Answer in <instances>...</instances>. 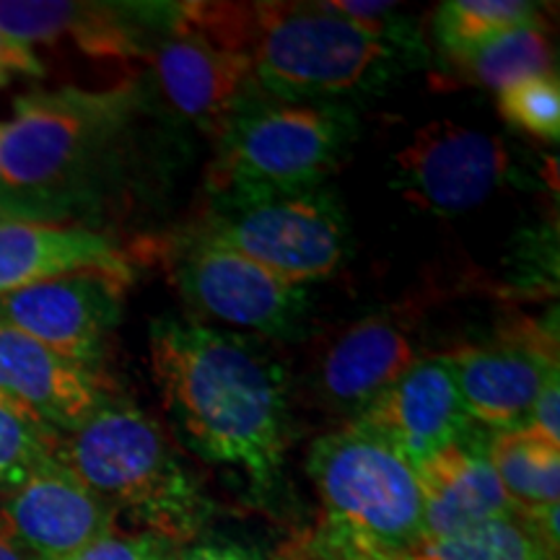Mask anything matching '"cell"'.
<instances>
[{"mask_svg": "<svg viewBox=\"0 0 560 560\" xmlns=\"http://www.w3.org/2000/svg\"><path fill=\"white\" fill-rule=\"evenodd\" d=\"M151 374L174 431L195 454L276 486L291 439L289 382L255 335L164 317L149 332Z\"/></svg>", "mask_w": 560, "mask_h": 560, "instance_id": "cell-1", "label": "cell"}, {"mask_svg": "<svg viewBox=\"0 0 560 560\" xmlns=\"http://www.w3.org/2000/svg\"><path fill=\"white\" fill-rule=\"evenodd\" d=\"M215 45L249 60L262 94L346 104L380 94L410 55L376 39L332 3H182Z\"/></svg>", "mask_w": 560, "mask_h": 560, "instance_id": "cell-2", "label": "cell"}, {"mask_svg": "<svg viewBox=\"0 0 560 560\" xmlns=\"http://www.w3.org/2000/svg\"><path fill=\"white\" fill-rule=\"evenodd\" d=\"M306 472L319 499L312 560H400L423 540L416 470L369 431L348 423L319 436Z\"/></svg>", "mask_w": 560, "mask_h": 560, "instance_id": "cell-3", "label": "cell"}, {"mask_svg": "<svg viewBox=\"0 0 560 560\" xmlns=\"http://www.w3.org/2000/svg\"><path fill=\"white\" fill-rule=\"evenodd\" d=\"M52 459L145 532L182 542L206 520L198 482L149 412L107 400L75 431L58 436Z\"/></svg>", "mask_w": 560, "mask_h": 560, "instance_id": "cell-4", "label": "cell"}, {"mask_svg": "<svg viewBox=\"0 0 560 560\" xmlns=\"http://www.w3.org/2000/svg\"><path fill=\"white\" fill-rule=\"evenodd\" d=\"M359 136L346 104L255 96L219 132L206 185L213 198L325 187Z\"/></svg>", "mask_w": 560, "mask_h": 560, "instance_id": "cell-5", "label": "cell"}, {"mask_svg": "<svg viewBox=\"0 0 560 560\" xmlns=\"http://www.w3.org/2000/svg\"><path fill=\"white\" fill-rule=\"evenodd\" d=\"M136 107L130 83L107 89L34 91L13 102L0 136L5 190L60 221L55 200L109 149Z\"/></svg>", "mask_w": 560, "mask_h": 560, "instance_id": "cell-6", "label": "cell"}, {"mask_svg": "<svg viewBox=\"0 0 560 560\" xmlns=\"http://www.w3.org/2000/svg\"><path fill=\"white\" fill-rule=\"evenodd\" d=\"M195 236L301 289L332 276L350 244L346 210L327 187L219 195Z\"/></svg>", "mask_w": 560, "mask_h": 560, "instance_id": "cell-7", "label": "cell"}, {"mask_svg": "<svg viewBox=\"0 0 560 560\" xmlns=\"http://www.w3.org/2000/svg\"><path fill=\"white\" fill-rule=\"evenodd\" d=\"M172 278L182 299L202 317L252 335L280 338L296 325L306 306L301 285L285 283L200 236L182 240L179 249L172 252Z\"/></svg>", "mask_w": 560, "mask_h": 560, "instance_id": "cell-8", "label": "cell"}, {"mask_svg": "<svg viewBox=\"0 0 560 560\" xmlns=\"http://www.w3.org/2000/svg\"><path fill=\"white\" fill-rule=\"evenodd\" d=\"M128 280V276L102 270L39 280L0 296V325L30 335L70 361L96 369L120 322Z\"/></svg>", "mask_w": 560, "mask_h": 560, "instance_id": "cell-9", "label": "cell"}, {"mask_svg": "<svg viewBox=\"0 0 560 560\" xmlns=\"http://www.w3.org/2000/svg\"><path fill=\"white\" fill-rule=\"evenodd\" d=\"M395 164V187L405 200L452 215L478 208L499 190L511 174V153L501 138L439 120L416 130Z\"/></svg>", "mask_w": 560, "mask_h": 560, "instance_id": "cell-10", "label": "cell"}, {"mask_svg": "<svg viewBox=\"0 0 560 560\" xmlns=\"http://www.w3.org/2000/svg\"><path fill=\"white\" fill-rule=\"evenodd\" d=\"M149 58L172 109L213 136L262 94L249 60L215 45L185 16L182 3L164 11L161 37Z\"/></svg>", "mask_w": 560, "mask_h": 560, "instance_id": "cell-11", "label": "cell"}, {"mask_svg": "<svg viewBox=\"0 0 560 560\" xmlns=\"http://www.w3.org/2000/svg\"><path fill=\"white\" fill-rule=\"evenodd\" d=\"M350 425L382 439L410 467L470 436L478 423L462 400L452 355H420Z\"/></svg>", "mask_w": 560, "mask_h": 560, "instance_id": "cell-12", "label": "cell"}, {"mask_svg": "<svg viewBox=\"0 0 560 560\" xmlns=\"http://www.w3.org/2000/svg\"><path fill=\"white\" fill-rule=\"evenodd\" d=\"M117 511L60 462L47 459L3 495L0 529L34 560H60L115 529Z\"/></svg>", "mask_w": 560, "mask_h": 560, "instance_id": "cell-13", "label": "cell"}, {"mask_svg": "<svg viewBox=\"0 0 560 560\" xmlns=\"http://www.w3.org/2000/svg\"><path fill=\"white\" fill-rule=\"evenodd\" d=\"M450 355L467 412L493 433L524 429L542 384L558 371L556 350L532 332Z\"/></svg>", "mask_w": 560, "mask_h": 560, "instance_id": "cell-14", "label": "cell"}, {"mask_svg": "<svg viewBox=\"0 0 560 560\" xmlns=\"http://www.w3.org/2000/svg\"><path fill=\"white\" fill-rule=\"evenodd\" d=\"M0 397L66 436L109 400L100 369L83 366L30 335L0 325Z\"/></svg>", "mask_w": 560, "mask_h": 560, "instance_id": "cell-15", "label": "cell"}, {"mask_svg": "<svg viewBox=\"0 0 560 560\" xmlns=\"http://www.w3.org/2000/svg\"><path fill=\"white\" fill-rule=\"evenodd\" d=\"M420 355L410 322L392 312L369 314L346 327L322 355L317 371L322 402L353 420Z\"/></svg>", "mask_w": 560, "mask_h": 560, "instance_id": "cell-16", "label": "cell"}, {"mask_svg": "<svg viewBox=\"0 0 560 560\" xmlns=\"http://www.w3.org/2000/svg\"><path fill=\"white\" fill-rule=\"evenodd\" d=\"M140 5L70 3V0H0V30L26 45L70 39L91 58H149Z\"/></svg>", "mask_w": 560, "mask_h": 560, "instance_id": "cell-17", "label": "cell"}, {"mask_svg": "<svg viewBox=\"0 0 560 560\" xmlns=\"http://www.w3.org/2000/svg\"><path fill=\"white\" fill-rule=\"evenodd\" d=\"M488 441L475 429L470 436L412 467L423 503V537H444L520 514L490 465Z\"/></svg>", "mask_w": 560, "mask_h": 560, "instance_id": "cell-18", "label": "cell"}, {"mask_svg": "<svg viewBox=\"0 0 560 560\" xmlns=\"http://www.w3.org/2000/svg\"><path fill=\"white\" fill-rule=\"evenodd\" d=\"M79 270L130 278L120 247L102 231L52 221L0 223V296Z\"/></svg>", "mask_w": 560, "mask_h": 560, "instance_id": "cell-19", "label": "cell"}, {"mask_svg": "<svg viewBox=\"0 0 560 560\" xmlns=\"http://www.w3.org/2000/svg\"><path fill=\"white\" fill-rule=\"evenodd\" d=\"M441 73L452 86H482L503 91L529 75L552 73V50L540 21L516 26L472 50L441 55Z\"/></svg>", "mask_w": 560, "mask_h": 560, "instance_id": "cell-20", "label": "cell"}, {"mask_svg": "<svg viewBox=\"0 0 560 560\" xmlns=\"http://www.w3.org/2000/svg\"><path fill=\"white\" fill-rule=\"evenodd\" d=\"M488 457L499 475L503 493L520 514L558 506L560 499V444L529 429L493 433Z\"/></svg>", "mask_w": 560, "mask_h": 560, "instance_id": "cell-21", "label": "cell"}, {"mask_svg": "<svg viewBox=\"0 0 560 560\" xmlns=\"http://www.w3.org/2000/svg\"><path fill=\"white\" fill-rule=\"evenodd\" d=\"M524 514L499 516L444 537H423L400 560H556Z\"/></svg>", "mask_w": 560, "mask_h": 560, "instance_id": "cell-22", "label": "cell"}, {"mask_svg": "<svg viewBox=\"0 0 560 560\" xmlns=\"http://www.w3.org/2000/svg\"><path fill=\"white\" fill-rule=\"evenodd\" d=\"M532 21L537 5L524 0H450L433 13V39L441 55H457Z\"/></svg>", "mask_w": 560, "mask_h": 560, "instance_id": "cell-23", "label": "cell"}, {"mask_svg": "<svg viewBox=\"0 0 560 560\" xmlns=\"http://www.w3.org/2000/svg\"><path fill=\"white\" fill-rule=\"evenodd\" d=\"M58 433L42 420L0 397V495L21 486L47 459H52Z\"/></svg>", "mask_w": 560, "mask_h": 560, "instance_id": "cell-24", "label": "cell"}, {"mask_svg": "<svg viewBox=\"0 0 560 560\" xmlns=\"http://www.w3.org/2000/svg\"><path fill=\"white\" fill-rule=\"evenodd\" d=\"M503 120L529 136L558 140L560 136V86L556 73L529 75L499 91Z\"/></svg>", "mask_w": 560, "mask_h": 560, "instance_id": "cell-25", "label": "cell"}, {"mask_svg": "<svg viewBox=\"0 0 560 560\" xmlns=\"http://www.w3.org/2000/svg\"><path fill=\"white\" fill-rule=\"evenodd\" d=\"M177 542L153 532H117L100 537L73 556L60 560H177Z\"/></svg>", "mask_w": 560, "mask_h": 560, "instance_id": "cell-26", "label": "cell"}, {"mask_svg": "<svg viewBox=\"0 0 560 560\" xmlns=\"http://www.w3.org/2000/svg\"><path fill=\"white\" fill-rule=\"evenodd\" d=\"M524 429L535 431L537 436L560 444V380L558 371H552L548 382L542 384L540 395H537L535 405H532L529 423Z\"/></svg>", "mask_w": 560, "mask_h": 560, "instance_id": "cell-27", "label": "cell"}, {"mask_svg": "<svg viewBox=\"0 0 560 560\" xmlns=\"http://www.w3.org/2000/svg\"><path fill=\"white\" fill-rule=\"evenodd\" d=\"M47 70L45 62L37 58L32 45L19 42L11 34L0 30V79H13V75H26V79H42Z\"/></svg>", "mask_w": 560, "mask_h": 560, "instance_id": "cell-28", "label": "cell"}, {"mask_svg": "<svg viewBox=\"0 0 560 560\" xmlns=\"http://www.w3.org/2000/svg\"><path fill=\"white\" fill-rule=\"evenodd\" d=\"M177 560H262V558L252 556L249 550L236 548V545H198V548L182 552Z\"/></svg>", "mask_w": 560, "mask_h": 560, "instance_id": "cell-29", "label": "cell"}, {"mask_svg": "<svg viewBox=\"0 0 560 560\" xmlns=\"http://www.w3.org/2000/svg\"><path fill=\"white\" fill-rule=\"evenodd\" d=\"M45 219H47L45 213H39L37 208L26 206V202L0 198V223H11V221H45ZM47 221H50V219H47Z\"/></svg>", "mask_w": 560, "mask_h": 560, "instance_id": "cell-30", "label": "cell"}, {"mask_svg": "<svg viewBox=\"0 0 560 560\" xmlns=\"http://www.w3.org/2000/svg\"><path fill=\"white\" fill-rule=\"evenodd\" d=\"M0 560H34V558L26 550H21L11 537L0 529Z\"/></svg>", "mask_w": 560, "mask_h": 560, "instance_id": "cell-31", "label": "cell"}, {"mask_svg": "<svg viewBox=\"0 0 560 560\" xmlns=\"http://www.w3.org/2000/svg\"><path fill=\"white\" fill-rule=\"evenodd\" d=\"M0 136H3V122H0ZM0 198H5V200H19L16 195H11L9 190H5V182H3V170H0ZM19 202H24V200H19ZM26 206H30V202H26ZM34 208V206H32ZM42 213V210H39ZM47 219H50V215H47ZM52 221V219H50ZM58 223V221H55Z\"/></svg>", "mask_w": 560, "mask_h": 560, "instance_id": "cell-32", "label": "cell"}, {"mask_svg": "<svg viewBox=\"0 0 560 560\" xmlns=\"http://www.w3.org/2000/svg\"><path fill=\"white\" fill-rule=\"evenodd\" d=\"M9 83H11L9 79H0V89H3V86H9Z\"/></svg>", "mask_w": 560, "mask_h": 560, "instance_id": "cell-33", "label": "cell"}, {"mask_svg": "<svg viewBox=\"0 0 560 560\" xmlns=\"http://www.w3.org/2000/svg\"><path fill=\"white\" fill-rule=\"evenodd\" d=\"M556 560H558V558H556Z\"/></svg>", "mask_w": 560, "mask_h": 560, "instance_id": "cell-34", "label": "cell"}]
</instances>
